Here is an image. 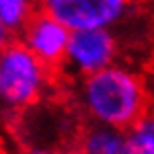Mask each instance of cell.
Wrapping results in <instances>:
<instances>
[{
  "label": "cell",
  "mask_w": 154,
  "mask_h": 154,
  "mask_svg": "<svg viewBox=\"0 0 154 154\" xmlns=\"http://www.w3.org/2000/svg\"><path fill=\"white\" fill-rule=\"evenodd\" d=\"M76 107L88 123L128 131L152 107L144 72L125 62H115L91 76L76 78Z\"/></svg>",
  "instance_id": "1"
},
{
  "label": "cell",
  "mask_w": 154,
  "mask_h": 154,
  "mask_svg": "<svg viewBox=\"0 0 154 154\" xmlns=\"http://www.w3.org/2000/svg\"><path fill=\"white\" fill-rule=\"evenodd\" d=\"M54 70L45 66L21 39L0 51V109L23 113L39 105L51 91Z\"/></svg>",
  "instance_id": "2"
},
{
  "label": "cell",
  "mask_w": 154,
  "mask_h": 154,
  "mask_svg": "<svg viewBox=\"0 0 154 154\" xmlns=\"http://www.w3.org/2000/svg\"><path fill=\"white\" fill-rule=\"evenodd\" d=\"M39 8L60 19L70 31L117 29L131 14V0H37Z\"/></svg>",
  "instance_id": "3"
},
{
  "label": "cell",
  "mask_w": 154,
  "mask_h": 154,
  "mask_svg": "<svg viewBox=\"0 0 154 154\" xmlns=\"http://www.w3.org/2000/svg\"><path fill=\"white\" fill-rule=\"evenodd\" d=\"M121 41L115 29H78L70 33L64 70L84 78L119 62Z\"/></svg>",
  "instance_id": "4"
},
{
  "label": "cell",
  "mask_w": 154,
  "mask_h": 154,
  "mask_svg": "<svg viewBox=\"0 0 154 154\" xmlns=\"http://www.w3.org/2000/svg\"><path fill=\"white\" fill-rule=\"evenodd\" d=\"M70 33L72 31L60 19H56L54 14L45 12L43 8H37V12L27 21L23 31L19 33L21 35L19 39L45 66H49L51 70H56V68L64 66Z\"/></svg>",
  "instance_id": "5"
},
{
  "label": "cell",
  "mask_w": 154,
  "mask_h": 154,
  "mask_svg": "<svg viewBox=\"0 0 154 154\" xmlns=\"http://www.w3.org/2000/svg\"><path fill=\"white\" fill-rule=\"evenodd\" d=\"M74 150L76 154H125V131L88 123L76 136Z\"/></svg>",
  "instance_id": "6"
},
{
  "label": "cell",
  "mask_w": 154,
  "mask_h": 154,
  "mask_svg": "<svg viewBox=\"0 0 154 154\" xmlns=\"http://www.w3.org/2000/svg\"><path fill=\"white\" fill-rule=\"evenodd\" d=\"M125 154H154V107L125 131Z\"/></svg>",
  "instance_id": "7"
},
{
  "label": "cell",
  "mask_w": 154,
  "mask_h": 154,
  "mask_svg": "<svg viewBox=\"0 0 154 154\" xmlns=\"http://www.w3.org/2000/svg\"><path fill=\"white\" fill-rule=\"evenodd\" d=\"M37 0H0V21L12 33H21L27 21L37 12Z\"/></svg>",
  "instance_id": "8"
},
{
  "label": "cell",
  "mask_w": 154,
  "mask_h": 154,
  "mask_svg": "<svg viewBox=\"0 0 154 154\" xmlns=\"http://www.w3.org/2000/svg\"><path fill=\"white\" fill-rule=\"evenodd\" d=\"M25 154H76L74 148H66V146H49V144H37V146H31L27 148Z\"/></svg>",
  "instance_id": "9"
},
{
  "label": "cell",
  "mask_w": 154,
  "mask_h": 154,
  "mask_svg": "<svg viewBox=\"0 0 154 154\" xmlns=\"http://www.w3.org/2000/svg\"><path fill=\"white\" fill-rule=\"evenodd\" d=\"M144 78H146V86H148V93H150V101L154 107V60L150 62V66L144 72Z\"/></svg>",
  "instance_id": "10"
},
{
  "label": "cell",
  "mask_w": 154,
  "mask_h": 154,
  "mask_svg": "<svg viewBox=\"0 0 154 154\" xmlns=\"http://www.w3.org/2000/svg\"><path fill=\"white\" fill-rule=\"evenodd\" d=\"M12 35H14V33H12L11 29H8L6 25L0 21V51H2V49H4L12 41Z\"/></svg>",
  "instance_id": "11"
}]
</instances>
